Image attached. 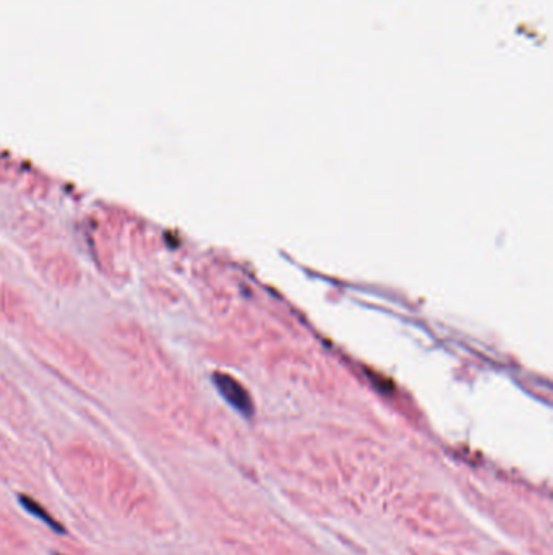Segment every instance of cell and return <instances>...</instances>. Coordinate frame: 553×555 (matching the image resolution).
I'll list each match as a JSON object with an SVG mask.
<instances>
[{
	"label": "cell",
	"mask_w": 553,
	"mask_h": 555,
	"mask_svg": "<svg viewBox=\"0 0 553 555\" xmlns=\"http://www.w3.org/2000/svg\"><path fill=\"white\" fill-rule=\"evenodd\" d=\"M214 385L218 386L223 396L228 400L230 405L235 409H239L240 413L250 414L252 413V401L248 398L247 391L235 382L233 377H228L224 374L214 375Z\"/></svg>",
	"instance_id": "1"
},
{
	"label": "cell",
	"mask_w": 553,
	"mask_h": 555,
	"mask_svg": "<svg viewBox=\"0 0 553 555\" xmlns=\"http://www.w3.org/2000/svg\"><path fill=\"white\" fill-rule=\"evenodd\" d=\"M18 502L20 505L23 507L28 513H31L33 517H36L38 520H41L44 525L49 526L50 529H52L54 532H57V534H65V528L64 525H60L57 520H55L52 515H50L46 508H44L41 503L36 502L35 498L26 495V493H20L18 495Z\"/></svg>",
	"instance_id": "2"
},
{
	"label": "cell",
	"mask_w": 553,
	"mask_h": 555,
	"mask_svg": "<svg viewBox=\"0 0 553 555\" xmlns=\"http://www.w3.org/2000/svg\"><path fill=\"white\" fill-rule=\"evenodd\" d=\"M52 555H60V554H52Z\"/></svg>",
	"instance_id": "3"
}]
</instances>
